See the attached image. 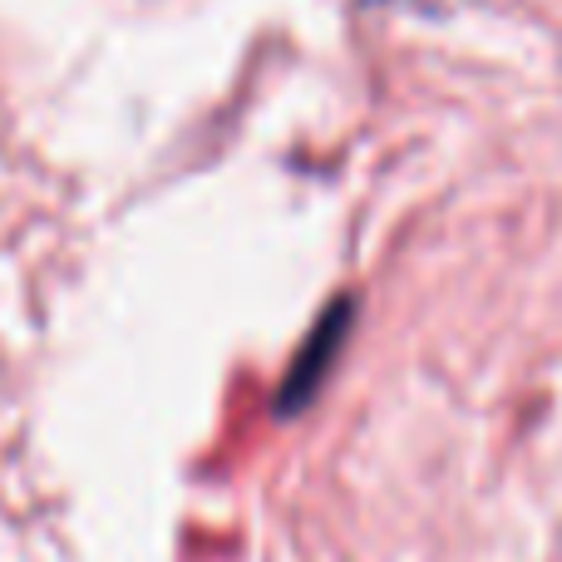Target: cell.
<instances>
[{
    "label": "cell",
    "mask_w": 562,
    "mask_h": 562,
    "mask_svg": "<svg viewBox=\"0 0 562 562\" xmlns=\"http://www.w3.org/2000/svg\"><path fill=\"white\" fill-rule=\"evenodd\" d=\"M346 336H350V301L340 296V301H330V311L316 321V326H311L306 346L296 350V360H291L286 380L277 385V415H281V419L301 415V409L316 400L321 380L330 375V366H336V356H340V346H346Z\"/></svg>",
    "instance_id": "1"
}]
</instances>
